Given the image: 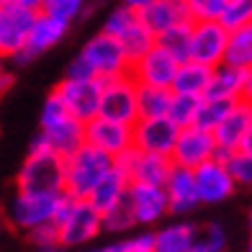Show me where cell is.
<instances>
[{"label":"cell","instance_id":"cell-43","mask_svg":"<svg viewBox=\"0 0 252 252\" xmlns=\"http://www.w3.org/2000/svg\"><path fill=\"white\" fill-rule=\"evenodd\" d=\"M3 224H5V219H3V214H0V232H3Z\"/></svg>","mask_w":252,"mask_h":252},{"label":"cell","instance_id":"cell-2","mask_svg":"<svg viewBox=\"0 0 252 252\" xmlns=\"http://www.w3.org/2000/svg\"><path fill=\"white\" fill-rule=\"evenodd\" d=\"M18 190H41V193H60L64 186V157L47 147L41 139L31 142L29 157L16 178Z\"/></svg>","mask_w":252,"mask_h":252},{"label":"cell","instance_id":"cell-6","mask_svg":"<svg viewBox=\"0 0 252 252\" xmlns=\"http://www.w3.org/2000/svg\"><path fill=\"white\" fill-rule=\"evenodd\" d=\"M80 57L90 64L95 77L106 80V77H116V75H126L129 72V57H126L124 47L119 44L116 36L100 31L90 39L83 49H80Z\"/></svg>","mask_w":252,"mask_h":252},{"label":"cell","instance_id":"cell-27","mask_svg":"<svg viewBox=\"0 0 252 252\" xmlns=\"http://www.w3.org/2000/svg\"><path fill=\"white\" fill-rule=\"evenodd\" d=\"M173 90L157 88V85H142L136 83V116L150 119V116H165Z\"/></svg>","mask_w":252,"mask_h":252},{"label":"cell","instance_id":"cell-26","mask_svg":"<svg viewBox=\"0 0 252 252\" xmlns=\"http://www.w3.org/2000/svg\"><path fill=\"white\" fill-rule=\"evenodd\" d=\"M198 229L188 221L162 226L152 234V252H188Z\"/></svg>","mask_w":252,"mask_h":252},{"label":"cell","instance_id":"cell-18","mask_svg":"<svg viewBox=\"0 0 252 252\" xmlns=\"http://www.w3.org/2000/svg\"><path fill=\"white\" fill-rule=\"evenodd\" d=\"M85 144H93L95 150L119 157L124 150L131 147V124L113 121L95 113L93 119L85 121Z\"/></svg>","mask_w":252,"mask_h":252},{"label":"cell","instance_id":"cell-13","mask_svg":"<svg viewBox=\"0 0 252 252\" xmlns=\"http://www.w3.org/2000/svg\"><path fill=\"white\" fill-rule=\"evenodd\" d=\"M226 36H229V31L219 24V21H190L188 60L203 62L209 67L221 64Z\"/></svg>","mask_w":252,"mask_h":252},{"label":"cell","instance_id":"cell-12","mask_svg":"<svg viewBox=\"0 0 252 252\" xmlns=\"http://www.w3.org/2000/svg\"><path fill=\"white\" fill-rule=\"evenodd\" d=\"M129 183H152V186H162L170 167H173V159L167 155H155V152H142L131 144L129 150H124L119 157H113Z\"/></svg>","mask_w":252,"mask_h":252},{"label":"cell","instance_id":"cell-31","mask_svg":"<svg viewBox=\"0 0 252 252\" xmlns=\"http://www.w3.org/2000/svg\"><path fill=\"white\" fill-rule=\"evenodd\" d=\"M131 226H136V224H134V216H131L126 196L121 201H116L113 206H108L106 211H100V229H106V232H126Z\"/></svg>","mask_w":252,"mask_h":252},{"label":"cell","instance_id":"cell-14","mask_svg":"<svg viewBox=\"0 0 252 252\" xmlns=\"http://www.w3.org/2000/svg\"><path fill=\"white\" fill-rule=\"evenodd\" d=\"M180 126L170 121L167 116H150V119H136L131 124V144L142 152L167 155L175 144V136Z\"/></svg>","mask_w":252,"mask_h":252},{"label":"cell","instance_id":"cell-19","mask_svg":"<svg viewBox=\"0 0 252 252\" xmlns=\"http://www.w3.org/2000/svg\"><path fill=\"white\" fill-rule=\"evenodd\" d=\"M178 64L180 62L175 60V57H170L162 47L152 44V47L147 49L142 57H136V60L129 64V75L136 80V83H142V85L170 88Z\"/></svg>","mask_w":252,"mask_h":252},{"label":"cell","instance_id":"cell-41","mask_svg":"<svg viewBox=\"0 0 252 252\" xmlns=\"http://www.w3.org/2000/svg\"><path fill=\"white\" fill-rule=\"evenodd\" d=\"M10 88H13V75L5 72V70H0V98H3Z\"/></svg>","mask_w":252,"mask_h":252},{"label":"cell","instance_id":"cell-24","mask_svg":"<svg viewBox=\"0 0 252 252\" xmlns=\"http://www.w3.org/2000/svg\"><path fill=\"white\" fill-rule=\"evenodd\" d=\"M126 190H129V178H126L124 170L113 162L106 173H103V178L90 188L88 201L93 203L98 211H106L108 206H113L116 201H121L126 196Z\"/></svg>","mask_w":252,"mask_h":252},{"label":"cell","instance_id":"cell-25","mask_svg":"<svg viewBox=\"0 0 252 252\" xmlns=\"http://www.w3.org/2000/svg\"><path fill=\"white\" fill-rule=\"evenodd\" d=\"M211 70L214 67L196 62V60H183L178 64V70L173 75V83H170V90L173 93H186V95H203L206 85L211 80Z\"/></svg>","mask_w":252,"mask_h":252},{"label":"cell","instance_id":"cell-10","mask_svg":"<svg viewBox=\"0 0 252 252\" xmlns=\"http://www.w3.org/2000/svg\"><path fill=\"white\" fill-rule=\"evenodd\" d=\"M214 139L224 150L252 152V103L250 98H239L232 103L226 116L211 131Z\"/></svg>","mask_w":252,"mask_h":252},{"label":"cell","instance_id":"cell-30","mask_svg":"<svg viewBox=\"0 0 252 252\" xmlns=\"http://www.w3.org/2000/svg\"><path fill=\"white\" fill-rule=\"evenodd\" d=\"M188 41H190V21L188 24H180V26H173V29H167V31L155 36L157 47H162L178 62L188 60Z\"/></svg>","mask_w":252,"mask_h":252},{"label":"cell","instance_id":"cell-5","mask_svg":"<svg viewBox=\"0 0 252 252\" xmlns=\"http://www.w3.org/2000/svg\"><path fill=\"white\" fill-rule=\"evenodd\" d=\"M62 193V190H60ZM60 193H41V190H18L13 201L8 203V211L3 219L21 232L39 226L44 221H52Z\"/></svg>","mask_w":252,"mask_h":252},{"label":"cell","instance_id":"cell-40","mask_svg":"<svg viewBox=\"0 0 252 252\" xmlns=\"http://www.w3.org/2000/svg\"><path fill=\"white\" fill-rule=\"evenodd\" d=\"M0 3H3V5H16V8H24V10H33V13H39L44 0H0Z\"/></svg>","mask_w":252,"mask_h":252},{"label":"cell","instance_id":"cell-42","mask_svg":"<svg viewBox=\"0 0 252 252\" xmlns=\"http://www.w3.org/2000/svg\"><path fill=\"white\" fill-rule=\"evenodd\" d=\"M152 0H121V5H126V8H131V10H136V13H139L142 8H147L150 5Z\"/></svg>","mask_w":252,"mask_h":252},{"label":"cell","instance_id":"cell-21","mask_svg":"<svg viewBox=\"0 0 252 252\" xmlns=\"http://www.w3.org/2000/svg\"><path fill=\"white\" fill-rule=\"evenodd\" d=\"M162 188H165V196H167V211L170 214L183 216V214H190L193 209L201 206L198 190H196V178H193L190 167H183V165L173 162Z\"/></svg>","mask_w":252,"mask_h":252},{"label":"cell","instance_id":"cell-17","mask_svg":"<svg viewBox=\"0 0 252 252\" xmlns=\"http://www.w3.org/2000/svg\"><path fill=\"white\" fill-rule=\"evenodd\" d=\"M193 178H196V190L201 203H224L226 198L234 196V190L239 188L232 180L229 170L224 167L221 159H206L198 167H193Z\"/></svg>","mask_w":252,"mask_h":252},{"label":"cell","instance_id":"cell-33","mask_svg":"<svg viewBox=\"0 0 252 252\" xmlns=\"http://www.w3.org/2000/svg\"><path fill=\"white\" fill-rule=\"evenodd\" d=\"M221 162L229 170V175H232V180L237 183V186H250L252 183V152L229 150Z\"/></svg>","mask_w":252,"mask_h":252},{"label":"cell","instance_id":"cell-8","mask_svg":"<svg viewBox=\"0 0 252 252\" xmlns=\"http://www.w3.org/2000/svg\"><path fill=\"white\" fill-rule=\"evenodd\" d=\"M62 247H80L100 234V211L88 198H72L70 211L57 224Z\"/></svg>","mask_w":252,"mask_h":252},{"label":"cell","instance_id":"cell-37","mask_svg":"<svg viewBox=\"0 0 252 252\" xmlns=\"http://www.w3.org/2000/svg\"><path fill=\"white\" fill-rule=\"evenodd\" d=\"M83 8H85V0H44L41 3L44 13H49L54 18H62L67 24H72V21L83 13Z\"/></svg>","mask_w":252,"mask_h":252},{"label":"cell","instance_id":"cell-38","mask_svg":"<svg viewBox=\"0 0 252 252\" xmlns=\"http://www.w3.org/2000/svg\"><path fill=\"white\" fill-rule=\"evenodd\" d=\"M226 0H186L190 21H219Z\"/></svg>","mask_w":252,"mask_h":252},{"label":"cell","instance_id":"cell-36","mask_svg":"<svg viewBox=\"0 0 252 252\" xmlns=\"http://www.w3.org/2000/svg\"><path fill=\"white\" fill-rule=\"evenodd\" d=\"M226 247V234L221 224H209L203 229V234L196 232L193 237V245L188 252H224Z\"/></svg>","mask_w":252,"mask_h":252},{"label":"cell","instance_id":"cell-23","mask_svg":"<svg viewBox=\"0 0 252 252\" xmlns=\"http://www.w3.org/2000/svg\"><path fill=\"white\" fill-rule=\"evenodd\" d=\"M139 18L144 21V26L155 36L167 31V29H173V26H180V24H188L190 21L186 0H152L147 8L139 10Z\"/></svg>","mask_w":252,"mask_h":252},{"label":"cell","instance_id":"cell-20","mask_svg":"<svg viewBox=\"0 0 252 252\" xmlns=\"http://www.w3.org/2000/svg\"><path fill=\"white\" fill-rule=\"evenodd\" d=\"M250 93H252V67H232L221 62L211 70V80L206 85L203 95L239 100L250 98Z\"/></svg>","mask_w":252,"mask_h":252},{"label":"cell","instance_id":"cell-35","mask_svg":"<svg viewBox=\"0 0 252 252\" xmlns=\"http://www.w3.org/2000/svg\"><path fill=\"white\" fill-rule=\"evenodd\" d=\"M29 242L36 247V252H60V232H57V224L54 221H44L39 226H33L26 232Z\"/></svg>","mask_w":252,"mask_h":252},{"label":"cell","instance_id":"cell-44","mask_svg":"<svg viewBox=\"0 0 252 252\" xmlns=\"http://www.w3.org/2000/svg\"><path fill=\"white\" fill-rule=\"evenodd\" d=\"M0 70H3V57H0Z\"/></svg>","mask_w":252,"mask_h":252},{"label":"cell","instance_id":"cell-32","mask_svg":"<svg viewBox=\"0 0 252 252\" xmlns=\"http://www.w3.org/2000/svg\"><path fill=\"white\" fill-rule=\"evenodd\" d=\"M198 100H201V95L173 93L165 116H167L170 121H175L180 129H183V126H190V124H193V116H196V108H198Z\"/></svg>","mask_w":252,"mask_h":252},{"label":"cell","instance_id":"cell-34","mask_svg":"<svg viewBox=\"0 0 252 252\" xmlns=\"http://www.w3.org/2000/svg\"><path fill=\"white\" fill-rule=\"evenodd\" d=\"M219 24L232 31L252 24V0H226V5L219 16Z\"/></svg>","mask_w":252,"mask_h":252},{"label":"cell","instance_id":"cell-4","mask_svg":"<svg viewBox=\"0 0 252 252\" xmlns=\"http://www.w3.org/2000/svg\"><path fill=\"white\" fill-rule=\"evenodd\" d=\"M100 31H106V33H111V36L119 39L126 57H129V62H134L136 57H142L155 44V33L144 26V21L139 18L136 10L126 8V5L111 10Z\"/></svg>","mask_w":252,"mask_h":252},{"label":"cell","instance_id":"cell-28","mask_svg":"<svg viewBox=\"0 0 252 252\" xmlns=\"http://www.w3.org/2000/svg\"><path fill=\"white\" fill-rule=\"evenodd\" d=\"M221 62L232 67H252V24L229 31Z\"/></svg>","mask_w":252,"mask_h":252},{"label":"cell","instance_id":"cell-22","mask_svg":"<svg viewBox=\"0 0 252 252\" xmlns=\"http://www.w3.org/2000/svg\"><path fill=\"white\" fill-rule=\"evenodd\" d=\"M33 10L0 3V57H13L26 41V33L33 24Z\"/></svg>","mask_w":252,"mask_h":252},{"label":"cell","instance_id":"cell-11","mask_svg":"<svg viewBox=\"0 0 252 252\" xmlns=\"http://www.w3.org/2000/svg\"><path fill=\"white\" fill-rule=\"evenodd\" d=\"M100 88H103L100 77H64L54 90L62 98L64 108L85 124L88 119H93L98 113Z\"/></svg>","mask_w":252,"mask_h":252},{"label":"cell","instance_id":"cell-16","mask_svg":"<svg viewBox=\"0 0 252 252\" xmlns=\"http://www.w3.org/2000/svg\"><path fill=\"white\" fill-rule=\"evenodd\" d=\"M126 201L134 216L136 226H152L157 221H162V216H167V196L162 186H152V183H129L126 190Z\"/></svg>","mask_w":252,"mask_h":252},{"label":"cell","instance_id":"cell-3","mask_svg":"<svg viewBox=\"0 0 252 252\" xmlns=\"http://www.w3.org/2000/svg\"><path fill=\"white\" fill-rule=\"evenodd\" d=\"M113 165V157L95 150L93 144H80L75 152L64 157V186L62 190L75 198H88L90 188L103 178V173Z\"/></svg>","mask_w":252,"mask_h":252},{"label":"cell","instance_id":"cell-9","mask_svg":"<svg viewBox=\"0 0 252 252\" xmlns=\"http://www.w3.org/2000/svg\"><path fill=\"white\" fill-rule=\"evenodd\" d=\"M67 29H70V24L62 18H54L49 13H44V10H39L36 16H33V24L26 33V41H24V47H21L10 60H16L18 64H29L33 62L39 54L44 52H49L52 47H57L62 39H64V33Z\"/></svg>","mask_w":252,"mask_h":252},{"label":"cell","instance_id":"cell-15","mask_svg":"<svg viewBox=\"0 0 252 252\" xmlns=\"http://www.w3.org/2000/svg\"><path fill=\"white\" fill-rule=\"evenodd\" d=\"M216 155V139L211 131L206 129H198V126H183L175 136V144L170 150V159L175 165H183V167H198L201 162L211 159Z\"/></svg>","mask_w":252,"mask_h":252},{"label":"cell","instance_id":"cell-1","mask_svg":"<svg viewBox=\"0 0 252 252\" xmlns=\"http://www.w3.org/2000/svg\"><path fill=\"white\" fill-rule=\"evenodd\" d=\"M39 136L47 147H52L54 152H60L62 157H67L70 152H75L80 144L85 142V124L75 119L70 111L64 108L62 98L57 95V90L47 95L41 106V116H39Z\"/></svg>","mask_w":252,"mask_h":252},{"label":"cell","instance_id":"cell-29","mask_svg":"<svg viewBox=\"0 0 252 252\" xmlns=\"http://www.w3.org/2000/svg\"><path fill=\"white\" fill-rule=\"evenodd\" d=\"M234 100H226V98H209V95H201L198 100V108H196V116H193V126L206 131H214L216 124H219L226 111L232 108Z\"/></svg>","mask_w":252,"mask_h":252},{"label":"cell","instance_id":"cell-7","mask_svg":"<svg viewBox=\"0 0 252 252\" xmlns=\"http://www.w3.org/2000/svg\"><path fill=\"white\" fill-rule=\"evenodd\" d=\"M98 113L124 124H134L139 119L136 116V80L129 72L103 80Z\"/></svg>","mask_w":252,"mask_h":252},{"label":"cell","instance_id":"cell-39","mask_svg":"<svg viewBox=\"0 0 252 252\" xmlns=\"http://www.w3.org/2000/svg\"><path fill=\"white\" fill-rule=\"evenodd\" d=\"M103 252H152V234H139L131 239H121V242L103 247Z\"/></svg>","mask_w":252,"mask_h":252}]
</instances>
